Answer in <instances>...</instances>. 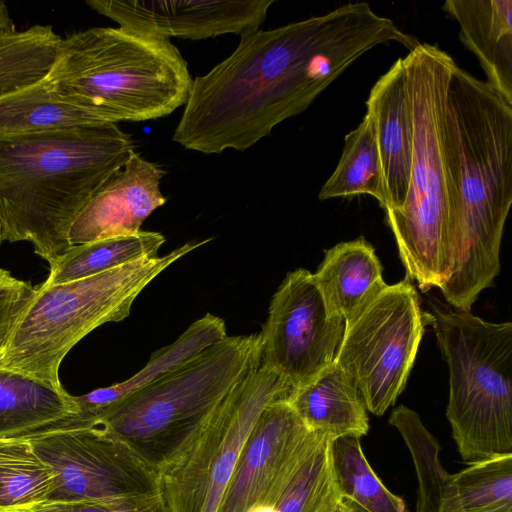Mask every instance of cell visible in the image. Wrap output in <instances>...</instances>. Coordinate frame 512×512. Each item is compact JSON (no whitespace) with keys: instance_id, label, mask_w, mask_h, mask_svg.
<instances>
[{"instance_id":"cell-1","label":"cell","mask_w":512,"mask_h":512,"mask_svg":"<svg viewBox=\"0 0 512 512\" xmlns=\"http://www.w3.org/2000/svg\"><path fill=\"white\" fill-rule=\"evenodd\" d=\"M391 41L411 50L419 44L366 2L248 32L230 56L193 80L172 140L203 154L245 151L304 112L363 54Z\"/></svg>"},{"instance_id":"cell-21","label":"cell","mask_w":512,"mask_h":512,"mask_svg":"<svg viewBox=\"0 0 512 512\" xmlns=\"http://www.w3.org/2000/svg\"><path fill=\"white\" fill-rule=\"evenodd\" d=\"M77 412L61 384L0 368V438L28 435Z\"/></svg>"},{"instance_id":"cell-5","label":"cell","mask_w":512,"mask_h":512,"mask_svg":"<svg viewBox=\"0 0 512 512\" xmlns=\"http://www.w3.org/2000/svg\"><path fill=\"white\" fill-rule=\"evenodd\" d=\"M44 80L114 124L165 117L185 105L193 85L187 62L168 38L120 26L62 38Z\"/></svg>"},{"instance_id":"cell-15","label":"cell","mask_w":512,"mask_h":512,"mask_svg":"<svg viewBox=\"0 0 512 512\" xmlns=\"http://www.w3.org/2000/svg\"><path fill=\"white\" fill-rule=\"evenodd\" d=\"M312 433L286 399L267 405L247 438L217 512H246Z\"/></svg>"},{"instance_id":"cell-10","label":"cell","mask_w":512,"mask_h":512,"mask_svg":"<svg viewBox=\"0 0 512 512\" xmlns=\"http://www.w3.org/2000/svg\"><path fill=\"white\" fill-rule=\"evenodd\" d=\"M291 391L263 365L236 386L188 447L159 471L165 512H217L260 414Z\"/></svg>"},{"instance_id":"cell-2","label":"cell","mask_w":512,"mask_h":512,"mask_svg":"<svg viewBox=\"0 0 512 512\" xmlns=\"http://www.w3.org/2000/svg\"><path fill=\"white\" fill-rule=\"evenodd\" d=\"M448 108L456 136L452 268L440 289L470 312L500 272V246L512 203V105L487 81L455 65Z\"/></svg>"},{"instance_id":"cell-32","label":"cell","mask_w":512,"mask_h":512,"mask_svg":"<svg viewBox=\"0 0 512 512\" xmlns=\"http://www.w3.org/2000/svg\"><path fill=\"white\" fill-rule=\"evenodd\" d=\"M19 512H109L90 503H41Z\"/></svg>"},{"instance_id":"cell-16","label":"cell","mask_w":512,"mask_h":512,"mask_svg":"<svg viewBox=\"0 0 512 512\" xmlns=\"http://www.w3.org/2000/svg\"><path fill=\"white\" fill-rule=\"evenodd\" d=\"M379 150L388 208L403 206L412 163V119L402 58H398L370 90L366 101Z\"/></svg>"},{"instance_id":"cell-33","label":"cell","mask_w":512,"mask_h":512,"mask_svg":"<svg viewBox=\"0 0 512 512\" xmlns=\"http://www.w3.org/2000/svg\"><path fill=\"white\" fill-rule=\"evenodd\" d=\"M15 24L10 16L6 3L0 0V32L15 30Z\"/></svg>"},{"instance_id":"cell-6","label":"cell","mask_w":512,"mask_h":512,"mask_svg":"<svg viewBox=\"0 0 512 512\" xmlns=\"http://www.w3.org/2000/svg\"><path fill=\"white\" fill-rule=\"evenodd\" d=\"M261 350L260 332L226 336L92 416L160 471L188 447L230 392L259 368Z\"/></svg>"},{"instance_id":"cell-29","label":"cell","mask_w":512,"mask_h":512,"mask_svg":"<svg viewBox=\"0 0 512 512\" xmlns=\"http://www.w3.org/2000/svg\"><path fill=\"white\" fill-rule=\"evenodd\" d=\"M360 439L343 436L330 441L331 468L341 497L367 512H408L404 501L390 492L371 468Z\"/></svg>"},{"instance_id":"cell-14","label":"cell","mask_w":512,"mask_h":512,"mask_svg":"<svg viewBox=\"0 0 512 512\" xmlns=\"http://www.w3.org/2000/svg\"><path fill=\"white\" fill-rule=\"evenodd\" d=\"M165 171L133 152L95 192L74 221L70 245L138 233L146 218L165 204L160 190Z\"/></svg>"},{"instance_id":"cell-34","label":"cell","mask_w":512,"mask_h":512,"mask_svg":"<svg viewBox=\"0 0 512 512\" xmlns=\"http://www.w3.org/2000/svg\"><path fill=\"white\" fill-rule=\"evenodd\" d=\"M341 501L344 505L346 512H367L366 510H364L362 507H360L358 504L351 501L350 499L341 497Z\"/></svg>"},{"instance_id":"cell-9","label":"cell","mask_w":512,"mask_h":512,"mask_svg":"<svg viewBox=\"0 0 512 512\" xmlns=\"http://www.w3.org/2000/svg\"><path fill=\"white\" fill-rule=\"evenodd\" d=\"M22 437L51 469L44 503L165 512L159 471L94 416L77 412Z\"/></svg>"},{"instance_id":"cell-26","label":"cell","mask_w":512,"mask_h":512,"mask_svg":"<svg viewBox=\"0 0 512 512\" xmlns=\"http://www.w3.org/2000/svg\"><path fill=\"white\" fill-rule=\"evenodd\" d=\"M371 195L386 210L388 199L375 129L366 114L360 124L344 138L338 165L321 187L318 198Z\"/></svg>"},{"instance_id":"cell-28","label":"cell","mask_w":512,"mask_h":512,"mask_svg":"<svg viewBox=\"0 0 512 512\" xmlns=\"http://www.w3.org/2000/svg\"><path fill=\"white\" fill-rule=\"evenodd\" d=\"M52 472L25 437L0 438V512H19L46 502Z\"/></svg>"},{"instance_id":"cell-24","label":"cell","mask_w":512,"mask_h":512,"mask_svg":"<svg viewBox=\"0 0 512 512\" xmlns=\"http://www.w3.org/2000/svg\"><path fill=\"white\" fill-rule=\"evenodd\" d=\"M439 512H512V455L469 464L447 474Z\"/></svg>"},{"instance_id":"cell-3","label":"cell","mask_w":512,"mask_h":512,"mask_svg":"<svg viewBox=\"0 0 512 512\" xmlns=\"http://www.w3.org/2000/svg\"><path fill=\"white\" fill-rule=\"evenodd\" d=\"M133 152L114 123L1 137L3 241H28L51 264L71 247L79 213Z\"/></svg>"},{"instance_id":"cell-31","label":"cell","mask_w":512,"mask_h":512,"mask_svg":"<svg viewBox=\"0 0 512 512\" xmlns=\"http://www.w3.org/2000/svg\"><path fill=\"white\" fill-rule=\"evenodd\" d=\"M415 470L418 479L416 512H439L441 487L447 471L436 462H423Z\"/></svg>"},{"instance_id":"cell-4","label":"cell","mask_w":512,"mask_h":512,"mask_svg":"<svg viewBox=\"0 0 512 512\" xmlns=\"http://www.w3.org/2000/svg\"><path fill=\"white\" fill-rule=\"evenodd\" d=\"M402 60L413 129L411 173L403 206L385 211V222L406 277L425 293L441 289L452 268L456 136L448 89L456 62L429 43Z\"/></svg>"},{"instance_id":"cell-35","label":"cell","mask_w":512,"mask_h":512,"mask_svg":"<svg viewBox=\"0 0 512 512\" xmlns=\"http://www.w3.org/2000/svg\"><path fill=\"white\" fill-rule=\"evenodd\" d=\"M328 512H346V511H345L342 501L340 500L339 503Z\"/></svg>"},{"instance_id":"cell-20","label":"cell","mask_w":512,"mask_h":512,"mask_svg":"<svg viewBox=\"0 0 512 512\" xmlns=\"http://www.w3.org/2000/svg\"><path fill=\"white\" fill-rule=\"evenodd\" d=\"M374 247L363 237L325 250L313 278L329 311L345 321L387 284Z\"/></svg>"},{"instance_id":"cell-19","label":"cell","mask_w":512,"mask_h":512,"mask_svg":"<svg viewBox=\"0 0 512 512\" xmlns=\"http://www.w3.org/2000/svg\"><path fill=\"white\" fill-rule=\"evenodd\" d=\"M286 401L309 430L331 440L361 438L369 431L365 402L352 377L335 362L292 390Z\"/></svg>"},{"instance_id":"cell-36","label":"cell","mask_w":512,"mask_h":512,"mask_svg":"<svg viewBox=\"0 0 512 512\" xmlns=\"http://www.w3.org/2000/svg\"><path fill=\"white\" fill-rule=\"evenodd\" d=\"M2 242H3V238H2V231H1V227H0V246H1Z\"/></svg>"},{"instance_id":"cell-25","label":"cell","mask_w":512,"mask_h":512,"mask_svg":"<svg viewBox=\"0 0 512 512\" xmlns=\"http://www.w3.org/2000/svg\"><path fill=\"white\" fill-rule=\"evenodd\" d=\"M165 237L159 232L107 238L71 246L50 266L45 284H58L100 274L125 264L158 256Z\"/></svg>"},{"instance_id":"cell-18","label":"cell","mask_w":512,"mask_h":512,"mask_svg":"<svg viewBox=\"0 0 512 512\" xmlns=\"http://www.w3.org/2000/svg\"><path fill=\"white\" fill-rule=\"evenodd\" d=\"M442 10L459 23V38L487 82L512 105V0H447Z\"/></svg>"},{"instance_id":"cell-8","label":"cell","mask_w":512,"mask_h":512,"mask_svg":"<svg viewBox=\"0 0 512 512\" xmlns=\"http://www.w3.org/2000/svg\"><path fill=\"white\" fill-rule=\"evenodd\" d=\"M211 240L190 241L164 256L90 277L37 286L0 359V368L61 384V362L80 340L105 323L127 318L135 299L153 279Z\"/></svg>"},{"instance_id":"cell-17","label":"cell","mask_w":512,"mask_h":512,"mask_svg":"<svg viewBox=\"0 0 512 512\" xmlns=\"http://www.w3.org/2000/svg\"><path fill=\"white\" fill-rule=\"evenodd\" d=\"M331 439L313 432L246 512H328L341 500L334 480Z\"/></svg>"},{"instance_id":"cell-11","label":"cell","mask_w":512,"mask_h":512,"mask_svg":"<svg viewBox=\"0 0 512 512\" xmlns=\"http://www.w3.org/2000/svg\"><path fill=\"white\" fill-rule=\"evenodd\" d=\"M405 277L386 285L346 321L335 363L354 380L367 411L381 416L404 390L427 324Z\"/></svg>"},{"instance_id":"cell-27","label":"cell","mask_w":512,"mask_h":512,"mask_svg":"<svg viewBox=\"0 0 512 512\" xmlns=\"http://www.w3.org/2000/svg\"><path fill=\"white\" fill-rule=\"evenodd\" d=\"M61 41L50 25L0 32V94L44 80L56 61Z\"/></svg>"},{"instance_id":"cell-22","label":"cell","mask_w":512,"mask_h":512,"mask_svg":"<svg viewBox=\"0 0 512 512\" xmlns=\"http://www.w3.org/2000/svg\"><path fill=\"white\" fill-rule=\"evenodd\" d=\"M100 124L108 123L56 93L45 80L0 94V138Z\"/></svg>"},{"instance_id":"cell-7","label":"cell","mask_w":512,"mask_h":512,"mask_svg":"<svg viewBox=\"0 0 512 512\" xmlns=\"http://www.w3.org/2000/svg\"><path fill=\"white\" fill-rule=\"evenodd\" d=\"M424 311L449 368L446 415L463 461L512 455V323L431 299Z\"/></svg>"},{"instance_id":"cell-23","label":"cell","mask_w":512,"mask_h":512,"mask_svg":"<svg viewBox=\"0 0 512 512\" xmlns=\"http://www.w3.org/2000/svg\"><path fill=\"white\" fill-rule=\"evenodd\" d=\"M228 336L222 318L207 313L193 322L172 344L153 353L131 378L87 394L74 396L78 412L93 415L137 389L179 368L204 349Z\"/></svg>"},{"instance_id":"cell-13","label":"cell","mask_w":512,"mask_h":512,"mask_svg":"<svg viewBox=\"0 0 512 512\" xmlns=\"http://www.w3.org/2000/svg\"><path fill=\"white\" fill-rule=\"evenodd\" d=\"M274 0H88L120 27L163 38L201 40L258 30Z\"/></svg>"},{"instance_id":"cell-12","label":"cell","mask_w":512,"mask_h":512,"mask_svg":"<svg viewBox=\"0 0 512 512\" xmlns=\"http://www.w3.org/2000/svg\"><path fill=\"white\" fill-rule=\"evenodd\" d=\"M346 321L332 314L303 268L287 273L274 293L262 327L261 365L297 389L334 363Z\"/></svg>"},{"instance_id":"cell-30","label":"cell","mask_w":512,"mask_h":512,"mask_svg":"<svg viewBox=\"0 0 512 512\" xmlns=\"http://www.w3.org/2000/svg\"><path fill=\"white\" fill-rule=\"evenodd\" d=\"M36 287L0 268V359Z\"/></svg>"}]
</instances>
